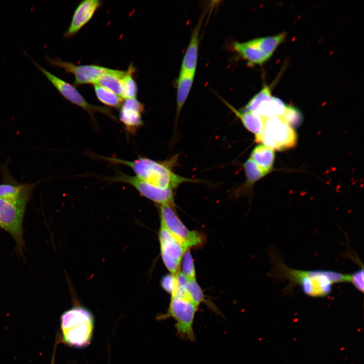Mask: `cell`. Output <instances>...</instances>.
Instances as JSON below:
<instances>
[{
  "instance_id": "1",
  "label": "cell",
  "mask_w": 364,
  "mask_h": 364,
  "mask_svg": "<svg viewBox=\"0 0 364 364\" xmlns=\"http://www.w3.org/2000/svg\"><path fill=\"white\" fill-rule=\"evenodd\" d=\"M272 263L267 276L278 281H287L283 289L285 294H291L299 286L303 293L312 297H324L330 294L336 284L350 283V274L324 269L301 270L287 265L282 256L270 247L268 250Z\"/></svg>"
},
{
  "instance_id": "2",
  "label": "cell",
  "mask_w": 364,
  "mask_h": 364,
  "mask_svg": "<svg viewBox=\"0 0 364 364\" xmlns=\"http://www.w3.org/2000/svg\"><path fill=\"white\" fill-rule=\"evenodd\" d=\"M93 157L114 164L122 165L131 168L135 176L153 186L162 189L177 188L185 182L195 181L174 173L168 162H160L145 157L127 160L113 157L92 155Z\"/></svg>"
},
{
  "instance_id": "3",
  "label": "cell",
  "mask_w": 364,
  "mask_h": 364,
  "mask_svg": "<svg viewBox=\"0 0 364 364\" xmlns=\"http://www.w3.org/2000/svg\"><path fill=\"white\" fill-rule=\"evenodd\" d=\"M95 329V318L87 308L76 305L64 311L60 316L59 340L70 347L81 349L91 343Z\"/></svg>"
},
{
  "instance_id": "4",
  "label": "cell",
  "mask_w": 364,
  "mask_h": 364,
  "mask_svg": "<svg viewBox=\"0 0 364 364\" xmlns=\"http://www.w3.org/2000/svg\"><path fill=\"white\" fill-rule=\"evenodd\" d=\"M198 308L190 299L185 287L178 285L175 292L171 295L166 312L158 314L156 320L163 321L173 318L175 321L174 326L177 335L183 339L194 342L193 324Z\"/></svg>"
},
{
  "instance_id": "5",
  "label": "cell",
  "mask_w": 364,
  "mask_h": 364,
  "mask_svg": "<svg viewBox=\"0 0 364 364\" xmlns=\"http://www.w3.org/2000/svg\"><path fill=\"white\" fill-rule=\"evenodd\" d=\"M255 141L274 150H283L294 147L297 135L288 124L279 116L264 118L262 133L255 137Z\"/></svg>"
},
{
  "instance_id": "6",
  "label": "cell",
  "mask_w": 364,
  "mask_h": 364,
  "mask_svg": "<svg viewBox=\"0 0 364 364\" xmlns=\"http://www.w3.org/2000/svg\"><path fill=\"white\" fill-rule=\"evenodd\" d=\"M286 35L284 32L243 42H235L234 48L249 65H262L271 57Z\"/></svg>"
},
{
  "instance_id": "7",
  "label": "cell",
  "mask_w": 364,
  "mask_h": 364,
  "mask_svg": "<svg viewBox=\"0 0 364 364\" xmlns=\"http://www.w3.org/2000/svg\"><path fill=\"white\" fill-rule=\"evenodd\" d=\"M29 58L34 66L46 76L62 96L72 104L76 105L85 111L89 115L93 123H96L95 118L96 113H102L112 120L117 121L116 117L110 109L88 103L73 85L51 73L34 60L30 57Z\"/></svg>"
},
{
  "instance_id": "8",
  "label": "cell",
  "mask_w": 364,
  "mask_h": 364,
  "mask_svg": "<svg viewBox=\"0 0 364 364\" xmlns=\"http://www.w3.org/2000/svg\"><path fill=\"white\" fill-rule=\"evenodd\" d=\"M159 206L161 223L187 249L202 246L205 242L204 236L198 231L189 230L177 216L174 206L170 205Z\"/></svg>"
},
{
  "instance_id": "9",
  "label": "cell",
  "mask_w": 364,
  "mask_h": 364,
  "mask_svg": "<svg viewBox=\"0 0 364 364\" xmlns=\"http://www.w3.org/2000/svg\"><path fill=\"white\" fill-rule=\"evenodd\" d=\"M27 202L0 198V228L13 237L20 253L24 247L22 223Z\"/></svg>"
},
{
  "instance_id": "10",
  "label": "cell",
  "mask_w": 364,
  "mask_h": 364,
  "mask_svg": "<svg viewBox=\"0 0 364 364\" xmlns=\"http://www.w3.org/2000/svg\"><path fill=\"white\" fill-rule=\"evenodd\" d=\"M104 178L110 182L128 184L133 187L142 196L159 205H170L172 206L175 205L173 189H162L156 187L135 175H129L120 170H117V172L113 176Z\"/></svg>"
},
{
  "instance_id": "11",
  "label": "cell",
  "mask_w": 364,
  "mask_h": 364,
  "mask_svg": "<svg viewBox=\"0 0 364 364\" xmlns=\"http://www.w3.org/2000/svg\"><path fill=\"white\" fill-rule=\"evenodd\" d=\"M158 239L163 262L170 274L177 275L180 271L181 261L187 249L185 246L160 223Z\"/></svg>"
},
{
  "instance_id": "12",
  "label": "cell",
  "mask_w": 364,
  "mask_h": 364,
  "mask_svg": "<svg viewBox=\"0 0 364 364\" xmlns=\"http://www.w3.org/2000/svg\"><path fill=\"white\" fill-rule=\"evenodd\" d=\"M46 61L50 65L59 67L66 73L72 74L74 77V86L96 84L101 75L109 69L96 64L76 65L58 58H52L48 56L46 57Z\"/></svg>"
},
{
  "instance_id": "13",
  "label": "cell",
  "mask_w": 364,
  "mask_h": 364,
  "mask_svg": "<svg viewBox=\"0 0 364 364\" xmlns=\"http://www.w3.org/2000/svg\"><path fill=\"white\" fill-rule=\"evenodd\" d=\"M287 105L271 96L270 86L265 85L248 102L243 110L254 112L264 118L281 116Z\"/></svg>"
},
{
  "instance_id": "14",
  "label": "cell",
  "mask_w": 364,
  "mask_h": 364,
  "mask_svg": "<svg viewBox=\"0 0 364 364\" xmlns=\"http://www.w3.org/2000/svg\"><path fill=\"white\" fill-rule=\"evenodd\" d=\"M119 119L127 132L135 134L143 125L144 105L136 98L126 99L120 107Z\"/></svg>"
},
{
  "instance_id": "15",
  "label": "cell",
  "mask_w": 364,
  "mask_h": 364,
  "mask_svg": "<svg viewBox=\"0 0 364 364\" xmlns=\"http://www.w3.org/2000/svg\"><path fill=\"white\" fill-rule=\"evenodd\" d=\"M102 5L100 0H84L76 8L70 25L64 33L65 38H70L77 33L92 19Z\"/></svg>"
},
{
  "instance_id": "16",
  "label": "cell",
  "mask_w": 364,
  "mask_h": 364,
  "mask_svg": "<svg viewBox=\"0 0 364 364\" xmlns=\"http://www.w3.org/2000/svg\"><path fill=\"white\" fill-rule=\"evenodd\" d=\"M200 27L201 21L195 27L192 32L190 42L182 60L181 71L195 74L198 58Z\"/></svg>"
},
{
  "instance_id": "17",
  "label": "cell",
  "mask_w": 364,
  "mask_h": 364,
  "mask_svg": "<svg viewBox=\"0 0 364 364\" xmlns=\"http://www.w3.org/2000/svg\"><path fill=\"white\" fill-rule=\"evenodd\" d=\"M224 104L240 119L245 127L255 134V137L261 135L263 130L264 118L258 113L241 109L238 110L233 106L223 100Z\"/></svg>"
},
{
  "instance_id": "18",
  "label": "cell",
  "mask_w": 364,
  "mask_h": 364,
  "mask_svg": "<svg viewBox=\"0 0 364 364\" xmlns=\"http://www.w3.org/2000/svg\"><path fill=\"white\" fill-rule=\"evenodd\" d=\"M194 76V74L180 71L177 80L176 122L192 88Z\"/></svg>"
},
{
  "instance_id": "19",
  "label": "cell",
  "mask_w": 364,
  "mask_h": 364,
  "mask_svg": "<svg viewBox=\"0 0 364 364\" xmlns=\"http://www.w3.org/2000/svg\"><path fill=\"white\" fill-rule=\"evenodd\" d=\"M250 159L266 174L272 168L275 160V153L272 150L260 144L253 149Z\"/></svg>"
},
{
  "instance_id": "20",
  "label": "cell",
  "mask_w": 364,
  "mask_h": 364,
  "mask_svg": "<svg viewBox=\"0 0 364 364\" xmlns=\"http://www.w3.org/2000/svg\"><path fill=\"white\" fill-rule=\"evenodd\" d=\"M124 73L125 70L109 68L101 75L96 84L111 90L121 97L122 80Z\"/></svg>"
},
{
  "instance_id": "21",
  "label": "cell",
  "mask_w": 364,
  "mask_h": 364,
  "mask_svg": "<svg viewBox=\"0 0 364 364\" xmlns=\"http://www.w3.org/2000/svg\"><path fill=\"white\" fill-rule=\"evenodd\" d=\"M32 186L9 183L0 184V198L11 201L27 202Z\"/></svg>"
},
{
  "instance_id": "22",
  "label": "cell",
  "mask_w": 364,
  "mask_h": 364,
  "mask_svg": "<svg viewBox=\"0 0 364 364\" xmlns=\"http://www.w3.org/2000/svg\"><path fill=\"white\" fill-rule=\"evenodd\" d=\"M136 72V68L131 62L128 66L122 80V94L123 99L136 98L138 88L134 79L133 74Z\"/></svg>"
},
{
  "instance_id": "23",
  "label": "cell",
  "mask_w": 364,
  "mask_h": 364,
  "mask_svg": "<svg viewBox=\"0 0 364 364\" xmlns=\"http://www.w3.org/2000/svg\"><path fill=\"white\" fill-rule=\"evenodd\" d=\"M95 94L98 100L107 106L119 108L123 99L111 90L97 84H93Z\"/></svg>"
},
{
  "instance_id": "24",
  "label": "cell",
  "mask_w": 364,
  "mask_h": 364,
  "mask_svg": "<svg viewBox=\"0 0 364 364\" xmlns=\"http://www.w3.org/2000/svg\"><path fill=\"white\" fill-rule=\"evenodd\" d=\"M185 288L191 300L197 306L199 307L202 303H206L208 305L203 290L196 279L188 280Z\"/></svg>"
},
{
  "instance_id": "25",
  "label": "cell",
  "mask_w": 364,
  "mask_h": 364,
  "mask_svg": "<svg viewBox=\"0 0 364 364\" xmlns=\"http://www.w3.org/2000/svg\"><path fill=\"white\" fill-rule=\"evenodd\" d=\"M243 167L247 179L245 186L247 188L250 187L266 175L250 158L243 164Z\"/></svg>"
},
{
  "instance_id": "26",
  "label": "cell",
  "mask_w": 364,
  "mask_h": 364,
  "mask_svg": "<svg viewBox=\"0 0 364 364\" xmlns=\"http://www.w3.org/2000/svg\"><path fill=\"white\" fill-rule=\"evenodd\" d=\"M180 271L188 280L196 279V270L190 249L187 250L183 255L180 265Z\"/></svg>"
},
{
  "instance_id": "27",
  "label": "cell",
  "mask_w": 364,
  "mask_h": 364,
  "mask_svg": "<svg viewBox=\"0 0 364 364\" xmlns=\"http://www.w3.org/2000/svg\"><path fill=\"white\" fill-rule=\"evenodd\" d=\"M280 117L291 127L299 126L302 122V115L295 107L287 105L283 114Z\"/></svg>"
},
{
  "instance_id": "28",
  "label": "cell",
  "mask_w": 364,
  "mask_h": 364,
  "mask_svg": "<svg viewBox=\"0 0 364 364\" xmlns=\"http://www.w3.org/2000/svg\"><path fill=\"white\" fill-rule=\"evenodd\" d=\"M160 284L166 292L170 295H172L177 287V275L169 274L163 276L161 279Z\"/></svg>"
},
{
  "instance_id": "29",
  "label": "cell",
  "mask_w": 364,
  "mask_h": 364,
  "mask_svg": "<svg viewBox=\"0 0 364 364\" xmlns=\"http://www.w3.org/2000/svg\"><path fill=\"white\" fill-rule=\"evenodd\" d=\"M359 292H363V267L350 274V283Z\"/></svg>"
}]
</instances>
